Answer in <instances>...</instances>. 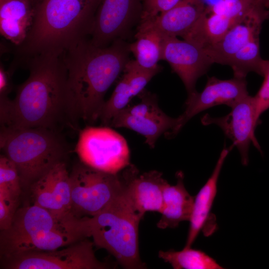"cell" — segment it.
I'll return each instance as SVG.
<instances>
[{"label":"cell","instance_id":"obj_1","mask_svg":"<svg viewBox=\"0 0 269 269\" xmlns=\"http://www.w3.org/2000/svg\"><path fill=\"white\" fill-rule=\"evenodd\" d=\"M27 79L14 99H0L1 126L44 128L60 132L71 127L67 109V72L62 55H41L27 61Z\"/></svg>","mask_w":269,"mask_h":269},{"label":"cell","instance_id":"obj_2","mask_svg":"<svg viewBox=\"0 0 269 269\" xmlns=\"http://www.w3.org/2000/svg\"><path fill=\"white\" fill-rule=\"evenodd\" d=\"M129 46L118 40L106 47L81 40L62 54L67 72V113L71 127L80 120L90 124L99 119L106 93L124 71Z\"/></svg>","mask_w":269,"mask_h":269},{"label":"cell","instance_id":"obj_3","mask_svg":"<svg viewBox=\"0 0 269 269\" xmlns=\"http://www.w3.org/2000/svg\"><path fill=\"white\" fill-rule=\"evenodd\" d=\"M97 8L80 0H40L25 39L15 46L12 63L17 67L39 55H62L91 35Z\"/></svg>","mask_w":269,"mask_h":269},{"label":"cell","instance_id":"obj_4","mask_svg":"<svg viewBox=\"0 0 269 269\" xmlns=\"http://www.w3.org/2000/svg\"><path fill=\"white\" fill-rule=\"evenodd\" d=\"M0 147L15 164L25 188L64 161L69 150L60 132L44 128L1 126Z\"/></svg>","mask_w":269,"mask_h":269},{"label":"cell","instance_id":"obj_5","mask_svg":"<svg viewBox=\"0 0 269 269\" xmlns=\"http://www.w3.org/2000/svg\"><path fill=\"white\" fill-rule=\"evenodd\" d=\"M142 218L134 210L123 189L101 212L83 217L86 236L92 238L95 246L113 255L123 268L144 269L138 242V227Z\"/></svg>","mask_w":269,"mask_h":269},{"label":"cell","instance_id":"obj_6","mask_svg":"<svg viewBox=\"0 0 269 269\" xmlns=\"http://www.w3.org/2000/svg\"><path fill=\"white\" fill-rule=\"evenodd\" d=\"M119 173L103 172L81 162L75 164L70 172L73 214L92 217L105 209L123 191Z\"/></svg>","mask_w":269,"mask_h":269},{"label":"cell","instance_id":"obj_7","mask_svg":"<svg viewBox=\"0 0 269 269\" xmlns=\"http://www.w3.org/2000/svg\"><path fill=\"white\" fill-rule=\"evenodd\" d=\"M75 151L83 163L109 173L118 174L131 164L126 140L110 127L80 130Z\"/></svg>","mask_w":269,"mask_h":269},{"label":"cell","instance_id":"obj_8","mask_svg":"<svg viewBox=\"0 0 269 269\" xmlns=\"http://www.w3.org/2000/svg\"><path fill=\"white\" fill-rule=\"evenodd\" d=\"M82 222V217L72 213L59 214L34 203L25 205L17 210L9 227L0 231L1 256L7 258L24 243L54 230L79 226Z\"/></svg>","mask_w":269,"mask_h":269},{"label":"cell","instance_id":"obj_9","mask_svg":"<svg viewBox=\"0 0 269 269\" xmlns=\"http://www.w3.org/2000/svg\"><path fill=\"white\" fill-rule=\"evenodd\" d=\"M94 243L86 238L62 249L22 253L5 259L6 269H104L105 263L98 260Z\"/></svg>","mask_w":269,"mask_h":269},{"label":"cell","instance_id":"obj_10","mask_svg":"<svg viewBox=\"0 0 269 269\" xmlns=\"http://www.w3.org/2000/svg\"><path fill=\"white\" fill-rule=\"evenodd\" d=\"M231 111L221 117H213L208 114L201 119L204 126L215 124L231 139L238 148L244 165L249 162V150L251 143L262 153L255 135L256 127L261 123L256 117L254 96L249 95L237 101L231 107Z\"/></svg>","mask_w":269,"mask_h":269},{"label":"cell","instance_id":"obj_11","mask_svg":"<svg viewBox=\"0 0 269 269\" xmlns=\"http://www.w3.org/2000/svg\"><path fill=\"white\" fill-rule=\"evenodd\" d=\"M249 95L246 78L234 77L222 80L208 77L203 90L188 94L184 112L177 118L175 127L165 134L168 138L176 135L187 122L198 113L220 105L231 107L237 101Z\"/></svg>","mask_w":269,"mask_h":269},{"label":"cell","instance_id":"obj_12","mask_svg":"<svg viewBox=\"0 0 269 269\" xmlns=\"http://www.w3.org/2000/svg\"><path fill=\"white\" fill-rule=\"evenodd\" d=\"M139 103L128 106L112 120L110 127L125 128L143 135L145 142L154 148L156 140L175 127L177 118L165 114L158 107L153 95H141Z\"/></svg>","mask_w":269,"mask_h":269},{"label":"cell","instance_id":"obj_13","mask_svg":"<svg viewBox=\"0 0 269 269\" xmlns=\"http://www.w3.org/2000/svg\"><path fill=\"white\" fill-rule=\"evenodd\" d=\"M161 60L166 61L180 77L188 94L196 91L197 80L213 64L203 48L190 41L173 37H163Z\"/></svg>","mask_w":269,"mask_h":269},{"label":"cell","instance_id":"obj_14","mask_svg":"<svg viewBox=\"0 0 269 269\" xmlns=\"http://www.w3.org/2000/svg\"><path fill=\"white\" fill-rule=\"evenodd\" d=\"M121 174L124 193L134 210L143 217L146 212L160 213L164 188L168 182L161 172L151 170L140 174L130 164Z\"/></svg>","mask_w":269,"mask_h":269},{"label":"cell","instance_id":"obj_15","mask_svg":"<svg viewBox=\"0 0 269 269\" xmlns=\"http://www.w3.org/2000/svg\"><path fill=\"white\" fill-rule=\"evenodd\" d=\"M142 0H103L95 15L91 42L106 47L126 28L136 13L141 12Z\"/></svg>","mask_w":269,"mask_h":269},{"label":"cell","instance_id":"obj_16","mask_svg":"<svg viewBox=\"0 0 269 269\" xmlns=\"http://www.w3.org/2000/svg\"><path fill=\"white\" fill-rule=\"evenodd\" d=\"M30 189L34 204L56 213H72L70 172L64 161L56 164Z\"/></svg>","mask_w":269,"mask_h":269},{"label":"cell","instance_id":"obj_17","mask_svg":"<svg viewBox=\"0 0 269 269\" xmlns=\"http://www.w3.org/2000/svg\"><path fill=\"white\" fill-rule=\"evenodd\" d=\"M269 18L266 9L249 14L234 23L215 44L204 49L213 63L226 65L229 59L250 41L260 36L264 22Z\"/></svg>","mask_w":269,"mask_h":269},{"label":"cell","instance_id":"obj_18","mask_svg":"<svg viewBox=\"0 0 269 269\" xmlns=\"http://www.w3.org/2000/svg\"><path fill=\"white\" fill-rule=\"evenodd\" d=\"M204 0H181L170 9L141 20L140 27L155 30L163 37L183 38L204 13Z\"/></svg>","mask_w":269,"mask_h":269},{"label":"cell","instance_id":"obj_19","mask_svg":"<svg viewBox=\"0 0 269 269\" xmlns=\"http://www.w3.org/2000/svg\"><path fill=\"white\" fill-rule=\"evenodd\" d=\"M234 146H224L218 157L214 170L206 183L194 197L189 221V228L185 248L191 247L199 233L202 231L207 236V226L212 222L211 210L217 192L219 175L226 158ZM215 223V222H214Z\"/></svg>","mask_w":269,"mask_h":269},{"label":"cell","instance_id":"obj_20","mask_svg":"<svg viewBox=\"0 0 269 269\" xmlns=\"http://www.w3.org/2000/svg\"><path fill=\"white\" fill-rule=\"evenodd\" d=\"M33 0H7L0 3V32L15 46L25 39L32 24L36 4Z\"/></svg>","mask_w":269,"mask_h":269},{"label":"cell","instance_id":"obj_21","mask_svg":"<svg viewBox=\"0 0 269 269\" xmlns=\"http://www.w3.org/2000/svg\"><path fill=\"white\" fill-rule=\"evenodd\" d=\"M177 182L165 185L163 193V206L161 215L157 227L161 229L174 228L179 223L190 219L194 197L186 189L184 183V175L181 171L176 173Z\"/></svg>","mask_w":269,"mask_h":269},{"label":"cell","instance_id":"obj_22","mask_svg":"<svg viewBox=\"0 0 269 269\" xmlns=\"http://www.w3.org/2000/svg\"><path fill=\"white\" fill-rule=\"evenodd\" d=\"M238 21L212 12L207 6L202 15L182 38L206 49L220 40Z\"/></svg>","mask_w":269,"mask_h":269},{"label":"cell","instance_id":"obj_23","mask_svg":"<svg viewBox=\"0 0 269 269\" xmlns=\"http://www.w3.org/2000/svg\"><path fill=\"white\" fill-rule=\"evenodd\" d=\"M135 37V41L129 46V49L136 61L146 68L159 67L163 37L155 30L138 27Z\"/></svg>","mask_w":269,"mask_h":269},{"label":"cell","instance_id":"obj_24","mask_svg":"<svg viewBox=\"0 0 269 269\" xmlns=\"http://www.w3.org/2000/svg\"><path fill=\"white\" fill-rule=\"evenodd\" d=\"M269 60L263 59L260 53V36L248 42L228 61L226 65L231 67L234 77L246 78L250 72L264 76Z\"/></svg>","mask_w":269,"mask_h":269},{"label":"cell","instance_id":"obj_25","mask_svg":"<svg viewBox=\"0 0 269 269\" xmlns=\"http://www.w3.org/2000/svg\"><path fill=\"white\" fill-rule=\"evenodd\" d=\"M158 257L174 269H222L215 259L203 251L190 248L181 251H160Z\"/></svg>","mask_w":269,"mask_h":269},{"label":"cell","instance_id":"obj_26","mask_svg":"<svg viewBox=\"0 0 269 269\" xmlns=\"http://www.w3.org/2000/svg\"><path fill=\"white\" fill-rule=\"evenodd\" d=\"M207 7L212 12L235 20L268 8L263 0H218Z\"/></svg>","mask_w":269,"mask_h":269},{"label":"cell","instance_id":"obj_27","mask_svg":"<svg viewBox=\"0 0 269 269\" xmlns=\"http://www.w3.org/2000/svg\"><path fill=\"white\" fill-rule=\"evenodd\" d=\"M133 98L130 87L123 76L117 84L111 97L105 102L99 116L102 126L110 127L113 119L125 109Z\"/></svg>","mask_w":269,"mask_h":269},{"label":"cell","instance_id":"obj_28","mask_svg":"<svg viewBox=\"0 0 269 269\" xmlns=\"http://www.w3.org/2000/svg\"><path fill=\"white\" fill-rule=\"evenodd\" d=\"M160 67L148 69L140 66L135 60H129L124 69L133 97L141 94L145 86L160 70Z\"/></svg>","mask_w":269,"mask_h":269},{"label":"cell","instance_id":"obj_29","mask_svg":"<svg viewBox=\"0 0 269 269\" xmlns=\"http://www.w3.org/2000/svg\"><path fill=\"white\" fill-rule=\"evenodd\" d=\"M20 179L15 164L4 154L0 156V191L18 197L21 192Z\"/></svg>","mask_w":269,"mask_h":269},{"label":"cell","instance_id":"obj_30","mask_svg":"<svg viewBox=\"0 0 269 269\" xmlns=\"http://www.w3.org/2000/svg\"><path fill=\"white\" fill-rule=\"evenodd\" d=\"M18 197L0 191V230L9 227L17 211Z\"/></svg>","mask_w":269,"mask_h":269},{"label":"cell","instance_id":"obj_31","mask_svg":"<svg viewBox=\"0 0 269 269\" xmlns=\"http://www.w3.org/2000/svg\"><path fill=\"white\" fill-rule=\"evenodd\" d=\"M181 0H142L141 20H146L166 11Z\"/></svg>","mask_w":269,"mask_h":269},{"label":"cell","instance_id":"obj_32","mask_svg":"<svg viewBox=\"0 0 269 269\" xmlns=\"http://www.w3.org/2000/svg\"><path fill=\"white\" fill-rule=\"evenodd\" d=\"M263 83L256 95L254 96L256 117L260 121V117L269 109V60Z\"/></svg>","mask_w":269,"mask_h":269},{"label":"cell","instance_id":"obj_33","mask_svg":"<svg viewBox=\"0 0 269 269\" xmlns=\"http://www.w3.org/2000/svg\"><path fill=\"white\" fill-rule=\"evenodd\" d=\"M15 68L12 65L5 70L1 63L0 66V99L8 97L12 89L11 76Z\"/></svg>","mask_w":269,"mask_h":269},{"label":"cell","instance_id":"obj_34","mask_svg":"<svg viewBox=\"0 0 269 269\" xmlns=\"http://www.w3.org/2000/svg\"><path fill=\"white\" fill-rule=\"evenodd\" d=\"M82 1H86L90 3L97 7H98L101 4L103 0H80Z\"/></svg>","mask_w":269,"mask_h":269},{"label":"cell","instance_id":"obj_35","mask_svg":"<svg viewBox=\"0 0 269 269\" xmlns=\"http://www.w3.org/2000/svg\"><path fill=\"white\" fill-rule=\"evenodd\" d=\"M263 0L264 1V2L265 3V4H266L267 7H268V5H267V0Z\"/></svg>","mask_w":269,"mask_h":269},{"label":"cell","instance_id":"obj_36","mask_svg":"<svg viewBox=\"0 0 269 269\" xmlns=\"http://www.w3.org/2000/svg\"><path fill=\"white\" fill-rule=\"evenodd\" d=\"M5 0H0V3L2 2H3V1H5ZM33 0L35 1L36 0Z\"/></svg>","mask_w":269,"mask_h":269},{"label":"cell","instance_id":"obj_37","mask_svg":"<svg viewBox=\"0 0 269 269\" xmlns=\"http://www.w3.org/2000/svg\"><path fill=\"white\" fill-rule=\"evenodd\" d=\"M268 7L269 8V0H267Z\"/></svg>","mask_w":269,"mask_h":269}]
</instances>
